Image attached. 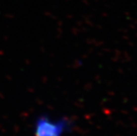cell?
<instances>
[{
  "label": "cell",
  "instance_id": "1",
  "mask_svg": "<svg viewBox=\"0 0 137 136\" xmlns=\"http://www.w3.org/2000/svg\"><path fill=\"white\" fill-rule=\"evenodd\" d=\"M72 128L73 123L67 117L41 114L34 120L32 134L33 136H66Z\"/></svg>",
  "mask_w": 137,
  "mask_h": 136
}]
</instances>
